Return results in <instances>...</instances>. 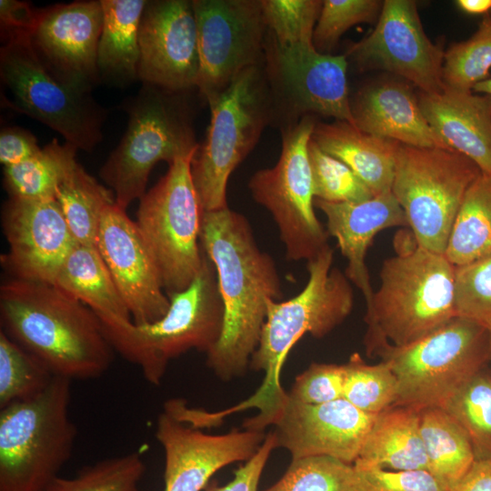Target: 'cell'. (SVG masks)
Segmentation results:
<instances>
[{
    "instance_id": "6da1fadb",
    "label": "cell",
    "mask_w": 491,
    "mask_h": 491,
    "mask_svg": "<svg viewBox=\"0 0 491 491\" xmlns=\"http://www.w3.org/2000/svg\"><path fill=\"white\" fill-rule=\"evenodd\" d=\"M200 244L215 266L225 309L223 331L206 353V365L228 382L249 369L267 303L283 297L281 279L274 259L257 246L247 219L229 207L203 212Z\"/></svg>"
},
{
    "instance_id": "7a4b0ae2",
    "label": "cell",
    "mask_w": 491,
    "mask_h": 491,
    "mask_svg": "<svg viewBox=\"0 0 491 491\" xmlns=\"http://www.w3.org/2000/svg\"><path fill=\"white\" fill-rule=\"evenodd\" d=\"M1 330L69 380L102 376L113 346L97 316L57 286L10 278L0 287Z\"/></svg>"
},
{
    "instance_id": "3957f363",
    "label": "cell",
    "mask_w": 491,
    "mask_h": 491,
    "mask_svg": "<svg viewBox=\"0 0 491 491\" xmlns=\"http://www.w3.org/2000/svg\"><path fill=\"white\" fill-rule=\"evenodd\" d=\"M396 256L383 262L381 285L366 308L367 356L386 345L415 343L456 316V266L445 254L419 246L411 231L396 238Z\"/></svg>"
},
{
    "instance_id": "277c9868",
    "label": "cell",
    "mask_w": 491,
    "mask_h": 491,
    "mask_svg": "<svg viewBox=\"0 0 491 491\" xmlns=\"http://www.w3.org/2000/svg\"><path fill=\"white\" fill-rule=\"evenodd\" d=\"M71 380L55 376L27 401L0 410V491H45L71 458L77 429Z\"/></svg>"
},
{
    "instance_id": "5b68a950",
    "label": "cell",
    "mask_w": 491,
    "mask_h": 491,
    "mask_svg": "<svg viewBox=\"0 0 491 491\" xmlns=\"http://www.w3.org/2000/svg\"><path fill=\"white\" fill-rule=\"evenodd\" d=\"M168 297L167 312L153 323L103 328L114 350L137 366L154 386L161 384L170 360L192 349L209 352L224 327L225 309L216 271L205 253L192 283Z\"/></svg>"
},
{
    "instance_id": "8992f818",
    "label": "cell",
    "mask_w": 491,
    "mask_h": 491,
    "mask_svg": "<svg viewBox=\"0 0 491 491\" xmlns=\"http://www.w3.org/2000/svg\"><path fill=\"white\" fill-rule=\"evenodd\" d=\"M376 356L389 364L396 377L395 405L418 410L442 407L490 363V330L455 316L422 339L400 347L386 345Z\"/></svg>"
},
{
    "instance_id": "52a82bcc",
    "label": "cell",
    "mask_w": 491,
    "mask_h": 491,
    "mask_svg": "<svg viewBox=\"0 0 491 491\" xmlns=\"http://www.w3.org/2000/svg\"><path fill=\"white\" fill-rule=\"evenodd\" d=\"M333 262L334 250L327 245L307 261L308 280L299 294L286 301H268L259 344L249 365V369L266 373L260 395L281 387L282 366L303 336L322 338L350 315L353 289L346 276L332 267Z\"/></svg>"
},
{
    "instance_id": "ba28073f",
    "label": "cell",
    "mask_w": 491,
    "mask_h": 491,
    "mask_svg": "<svg viewBox=\"0 0 491 491\" xmlns=\"http://www.w3.org/2000/svg\"><path fill=\"white\" fill-rule=\"evenodd\" d=\"M481 173L455 150L397 144L391 192L419 246L445 254L466 191Z\"/></svg>"
},
{
    "instance_id": "9c48e42d",
    "label": "cell",
    "mask_w": 491,
    "mask_h": 491,
    "mask_svg": "<svg viewBox=\"0 0 491 491\" xmlns=\"http://www.w3.org/2000/svg\"><path fill=\"white\" fill-rule=\"evenodd\" d=\"M208 104L211 118L206 137L191 164L204 212L228 207L229 176L253 150L267 122L268 97L258 65L241 72Z\"/></svg>"
},
{
    "instance_id": "30bf717a",
    "label": "cell",
    "mask_w": 491,
    "mask_h": 491,
    "mask_svg": "<svg viewBox=\"0 0 491 491\" xmlns=\"http://www.w3.org/2000/svg\"><path fill=\"white\" fill-rule=\"evenodd\" d=\"M195 152L169 165L166 174L140 198L137 210L135 223L167 296L192 283L205 257L200 244L204 211L191 173Z\"/></svg>"
},
{
    "instance_id": "8fae6325",
    "label": "cell",
    "mask_w": 491,
    "mask_h": 491,
    "mask_svg": "<svg viewBox=\"0 0 491 491\" xmlns=\"http://www.w3.org/2000/svg\"><path fill=\"white\" fill-rule=\"evenodd\" d=\"M168 94L144 84L126 105L129 119L125 135L100 169L116 205L125 210L145 194L148 176L158 162L171 165L198 148L187 117Z\"/></svg>"
},
{
    "instance_id": "7c38bea8",
    "label": "cell",
    "mask_w": 491,
    "mask_h": 491,
    "mask_svg": "<svg viewBox=\"0 0 491 491\" xmlns=\"http://www.w3.org/2000/svg\"><path fill=\"white\" fill-rule=\"evenodd\" d=\"M315 125L304 115L286 128L276 165L258 170L248 183L254 199L273 216L290 261H308L328 245L329 235L314 210L308 145Z\"/></svg>"
},
{
    "instance_id": "4fadbf2b",
    "label": "cell",
    "mask_w": 491,
    "mask_h": 491,
    "mask_svg": "<svg viewBox=\"0 0 491 491\" xmlns=\"http://www.w3.org/2000/svg\"><path fill=\"white\" fill-rule=\"evenodd\" d=\"M260 414L243 427L264 431L274 426L276 447L292 459L326 456L353 465L376 415L365 413L344 398L309 405L289 397L283 387L259 401Z\"/></svg>"
},
{
    "instance_id": "5bb4252c",
    "label": "cell",
    "mask_w": 491,
    "mask_h": 491,
    "mask_svg": "<svg viewBox=\"0 0 491 491\" xmlns=\"http://www.w3.org/2000/svg\"><path fill=\"white\" fill-rule=\"evenodd\" d=\"M0 75L15 109L55 130L77 149L91 151L100 142L103 111L87 94L55 78L38 58L30 39L2 45Z\"/></svg>"
},
{
    "instance_id": "9a60e30c",
    "label": "cell",
    "mask_w": 491,
    "mask_h": 491,
    "mask_svg": "<svg viewBox=\"0 0 491 491\" xmlns=\"http://www.w3.org/2000/svg\"><path fill=\"white\" fill-rule=\"evenodd\" d=\"M199 72L196 87L208 102L262 56L264 22L256 0H194Z\"/></svg>"
},
{
    "instance_id": "2e32d148",
    "label": "cell",
    "mask_w": 491,
    "mask_h": 491,
    "mask_svg": "<svg viewBox=\"0 0 491 491\" xmlns=\"http://www.w3.org/2000/svg\"><path fill=\"white\" fill-rule=\"evenodd\" d=\"M361 70L383 69L406 79L422 93L445 89V51L426 35L413 0H386L376 25L347 51Z\"/></svg>"
},
{
    "instance_id": "e0dca14e",
    "label": "cell",
    "mask_w": 491,
    "mask_h": 491,
    "mask_svg": "<svg viewBox=\"0 0 491 491\" xmlns=\"http://www.w3.org/2000/svg\"><path fill=\"white\" fill-rule=\"evenodd\" d=\"M8 243L2 266L12 278L55 284L58 272L77 245L55 198L9 197L2 211Z\"/></svg>"
},
{
    "instance_id": "ac0fdd59",
    "label": "cell",
    "mask_w": 491,
    "mask_h": 491,
    "mask_svg": "<svg viewBox=\"0 0 491 491\" xmlns=\"http://www.w3.org/2000/svg\"><path fill=\"white\" fill-rule=\"evenodd\" d=\"M155 438L165 454L164 491H202L220 469L248 461L266 438L264 431L232 429L209 435L164 409Z\"/></svg>"
},
{
    "instance_id": "d6986e66",
    "label": "cell",
    "mask_w": 491,
    "mask_h": 491,
    "mask_svg": "<svg viewBox=\"0 0 491 491\" xmlns=\"http://www.w3.org/2000/svg\"><path fill=\"white\" fill-rule=\"evenodd\" d=\"M138 79L178 93L196 87L197 29L192 1H147L139 25Z\"/></svg>"
},
{
    "instance_id": "ffe728a7",
    "label": "cell",
    "mask_w": 491,
    "mask_h": 491,
    "mask_svg": "<svg viewBox=\"0 0 491 491\" xmlns=\"http://www.w3.org/2000/svg\"><path fill=\"white\" fill-rule=\"evenodd\" d=\"M95 246L134 324L163 317L170 300L157 266L136 223L115 202L103 212Z\"/></svg>"
},
{
    "instance_id": "44dd1931",
    "label": "cell",
    "mask_w": 491,
    "mask_h": 491,
    "mask_svg": "<svg viewBox=\"0 0 491 491\" xmlns=\"http://www.w3.org/2000/svg\"><path fill=\"white\" fill-rule=\"evenodd\" d=\"M104 14L100 1H76L42 9L31 45L63 84L88 94L99 81L97 48Z\"/></svg>"
},
{
    "instance_id": "7402d4cb",
    "label": "cell",
    "mask_w": 491,
    "mask_h": 491,
    "mask_svg": "<svg viewBox=\"0 0 491 491\" xmlns=\"http://www.w3.org/2000/svg\"><path fill=\"white\" fill-rule=\"evenodd\" d=\"M268 58L273 84L296 113L319 114L356 126L346 55L323 54L313 44L280 45L274 40Z\"/></svg>"
},
{
    "instance_id": "603a6c76",
    "label": "cell",
    "mask_w": 491,
    "mask_h": 491,
    "mask_svg": "<svg viewBox=\"0 0 491 491\" xmlns=\"http://www.w3.org/2000/svg\"><path fill=\"white\" fill-rule=\"evenodd\" d=\"M314 205L326 217V231L336 238L347 260L345 275L362 292L366 308L375 291L366 265V256L374 237L394 226H408L406 214L392 192L362 202H327L315 198Z\"/></svg>"
},
{
    "instance_id": "cb8c5ba5",
    "label": "cell",
    "mask_w": 491,
    "mask_h": 491,
    "mask_svg": "<svg viewBox=\"0 0 491 491\" xmlns=\"http://www.w3.org/2000/svg\"><path fill=\"white\" fill-rule=\"evenodd\" d=\"M418 101L443 142L491 175V96L445 86L437 94L420 92Z\"/></svg>"
},
{
    "instance_id": "d4e9b609",
    "label": "cell",
    "mask_w": 491,
    "mask_h": 491,
    "mask_svg": "<svg viewBox=\"0 0 491 491\" xmlns=\"http://www.w3.org/2000/svg\"><path fill=\"white\" fill-rule=\"evenodd\" d=\"M356 127L403 145L450 149L425 117L409 85L383 80L362 89L352 105Z\"/></svg>"
},
{
    "instance_id": "484cf974",
    "label": "cell",
    "mask_w": 491,
    "mask_h": 491,
    "mask_svg": "<svg viewBox=\"0 0 491 491\" xmlns=\"http://www.w3.org/2000/svg\"><path fill=\"white\" fill-rule=\"evenodd\" d=\"M312 140L346 164L374 195L391 192L397 142L366 134L345 121L317 123Z\"/></svg>"
},
{
    "instance_id": "4316f807",
    "label": "cell",
    "mask_w": 491,
    "mask_h": 491,
    "mask_svg": "<svg viewBox=\"0 0 491 491\" xmlns=\"http://www.w3.org/2000/svg\"><path fill=\"white\" fill-rule=\"evenodd\" d=\"M55 285L88 306L104 329H121L134 323L96 246L77 244L64 261Z\"/></svg>"
},
{
    "instance_id": "83f0119b",
    "label": "cell",
    "mask_w": 491,
    "mask_h": 491,
    "mask_svg": "<svg viewBox=\"0 0 491 491\" xmlns=\"http://www.w3.org/2000/svg\"><path fill=\"white\" fill-rule=\"evenodd\" d=\"M356 461L389 470L428 471L420 410L395 405L377 414Z\"/></svg>"
},
{
    "instance_id": "f1b7e54d",
    "label": "cell",
    "mask_w": 491,
    "mask_h": 491,
    "mask_svg": "<svg viewBox=\"0 0 491 491\" xmlns=\"http://www.w3.org/2000/svg\"><path fill=\"white\" fill-rule=\"evenodd\" d=\"M103 28L97 48L100 76L120 84L138 78L139 25L147 1L101 0Z\"/></svg>"
},
{
    "instance_id": "f546056e",
    "label": "cell",
    "mask_w": 491,
    "mask_h": 491,
    "mask_svg": "<svg viewBox=\"0 0 491 491\" xmlns=\"http://www.w3.org/2000/svg\"><path fill=\"white\" fill-rule=\"evenodd\" d=\"M420 432L428 471L449 489L476 459L467 434L442 407L420 410Z\"/></svg>"
},
{
    "instance_id": "4dcf8cb0",
    "label": "cell",
    "mask_w": 491,
    "mask_h": 491,
    "mask_svg": "<svg viewBox=\"0 0 491 491\" xmlns=\"http://www.w3.org/2000/svg\"><path fill=\"white\" fill-rule=\"evenodd\" d=\"M55 199L76 243L96 246L103 212L115 202L112 190L77 163L57 186Z\"/></svg>"
},
{
    "instance_id": "1f68e13d",
    "label": "cell",
    "mask_w": 491,
    "mask_h": 491,
    "mask_svg": "<svg viewBox=\"0 0 491 491\" xmlns=\"http://www.w3.org/2000/svg\"><path fill=\"white\" fill-rule=\"evenodd\" d=\"M490 252L491 175L481 173L466 191L445 255L461 266Z\"/></svg>"
},
{
    "instance_id": "d6a6232c",
    "label": "cell",
    "mask_w": 491,
    "mask_h": 491,
    "mask_svg": "<svg viewBox=\"0 0 491 491\" xmlns=\"http://www.w3.org/2000/svg\"><path fill=\"white\" fill-rule=\"evenodd\" d=\"M78 149L56 138L28 160L4 167V184L9 197L24 199L55 198L59 184L78 163Z\"/></svg>"
},
{
    "instance_id": "836d02e7",
    "label": "cell",
    "mask_w": 491,
    "mask_h": 491,
    "mask_svg": "<svg viewBox=\"0 0 491 491\" xmlns=\"http://www.w3.org/2000/svg\"><path fill=\"white\" fill-rule=\"evenodd\" d=\"M466 431L476 458L491 457V370L466 381L442 406Z\"/></svg>"
},
{
    "instance_id": "e575fe53",
    "label": "cell",
    "mask_w": 491,
    "mask_h": 491,
    "mask_svg": "<svg viewBox=\"0 0 491 491\" xmlns=\"http://www.w3.org/2000/svg\"><path fill=\"white\" fill-rule=\"evenodd\" d=\"M54 377L41 361L0 331V409L37 396Z\"/></svg>"
},
{
    "instance_id": "d590c367",
    "label": "cell",
    "mask_w": 491,
    "mask_h": 491,
    "mask_svg": "<svg viewBox=\"0 0 491 491\" xmlns=\"http://www.w3.org/2000/svg\"><path fill=\"white\" fill-rule=\"evenodd\" d=\"M145 464L138 452L99 460L72 477L57 476L45 491H141Z\"/></svg>"
},
{
    "instance_id": "8d00e7d4",
    "label": "cell",
    "mask_w": 491,
    "mask_h": 491,
    "mask_svg": "<svg viewBox=\"0 0 491 491\" xmlns=\"http://www.w3.org/2000/svg\"><path fill=\"white\" fill-rule=\"evenodd\" d=\"M345 366L343 398L359 410L377 415L394 406L397 399L396 377L388 363L366 364L358 353Z\"/></svg>"
},
{
    "instance_id": "74e56055",
    "label": "cell",
    "mask_w": 491,
    "mask_h": 491,
    "mask_svg": "<svg viewBox=\"0 0 491 491\" xmlns=\"http://www.w3.org/2000/svg\"><path fill=\"white\" fill-rule=\"evenodd\" d=\"M490 68L491 22L485 18L470 38L445 51L443 81L446 87L472 91L489 77Z\"/></svg>"
},
{
    "instance_id": "f35d334b",
    "label": "cell",
    "mask_w": 491,
    "mask_h": 491,
    "mask_svg": "<svg viewBox=\"0 0 491 491\" xmlns=\"http://www.w3.org/2000/svg\"><path fill=\"white\" fill-rule=\"evenodd\" d=\"M263 491H355L353 465L326 456L295 458Z\"/></svg>"
},
{
    "instance_id": "ab89813d",
    "label": "cell",
    "mask_w": 491,
    "mask_h": 491,
    "mask_svg": "<svg viewBox=\"0 0 491 491\" xmlns=\"http://www.w3.org/2000/svg\"><path fill=\"white\" fill-rule=\"evenodd\" d=\"M308 157L315 198L344 203L362 202L375 196L346 164L323 151L312 138Z\"/></svg>"
},
{
    "instance_id": "60d3db41",
    "label": "cell",
    "mask_w": 491,
    "mask_h": 491,
    "mask_svg": "<svg viewBox=\"0 0 491 491\" xmlns=\"http://www.w3.org/2000/svg\"><path fill=\"white\" fill-rule=\"evenodd\" d=\"M455 306L456 316L491 329V252L456 266Z\"/></svg>"
},
{
    "instance_id": "b9f144b4",
    "label": "cell",
    "mask_w": 491,
    "mask_h": 491,
    "mask_svg": "<svg viewBox=\"0 0 491 491\" xmlns=\"http://www.w3.org/2000/svg\"><path fill=\"white\" fill-rule=\"evenodd\" d=\"M264 22L280 45L313 44L323 1L260 0Z\"/></svg>"
},
{
    "instance_id": "7bdbcfd3",
    "label": "cell",
    "mask_w": 491,
    "mask_h": 491,
    "mask_svg": "<svg viewBox=\"0 0 491 491\" xmlns=\"http://www.w3.org/2000/svg\"><path fill=\"white\" fill-rule=\"evenodd\" d=\"M379 0H325L313 34L315 48L330 52L342 35L360 23H375L383 7Z\"/></svg>"
},
{
    "instance_id": "ee69618b",
    "label": "cell",
    "mask_w": 491,
    "mask_h": 491,
    "mask_svg": "<svg viewBox=\"0 0 491 491\" xmlns=\"http://www.w3.org/2000/svg\"><path fill=\"white\" fill-rule=\"evenodd\" d=\"M353 473L355 491H448L427 470H389L356 461Z\"/></svg>"
},
{
    "instance_id": "f6af8a7d",
    "label": "cell",
    "mask_w": 491,
    "mask_h": 491,
    "mask_svg": "<svg viewBox=\"0 0 491 491\" xmlns=\"http://www.w3.org/2000/svg\"><path fill=\"white\" fill-rule=\"evenodd\" d=\"M344 383V365L312 363L296 376L287 394L300 403L324 404L343 398Z\"/></svg>"
},
{
    "instance_id": "bcb514c9",
    "label": "cell",
    "mask_w": 491,
    "mask_h": 491,
    "mask_svg": "<svg viewBox=\"0 0 491 491\" xmlns=\"http://www.w3.org/2000/svg\"><path fill=\"white\" fill-rule=\"evenodd\" d=\"M42 9L17 0L0 1L1 39L4 44L31 39L40 21Z\"/></svg>"
},
{
    "instance_id": "7dc6e473",
    "label": "cell",
    "mask_w": 491,
    "mask_h": 491,
    "mask_svg": "<svg viewBox=\"0 0 491 491\" xmlns=\"http://www.w3.org/2000/svg\"><path fill=\"white\" fill-rule=\"evenodd\" d=\"M276 448H277L276 440L272 431L266 435L257 452L235 471L231 481L224 486L211 482L205 491H257L263 471L271 453Z\"/></svg>"
},
{
    "instance_id": "c3c4849f",
    "label": "cell",
    "mask_w": 491,
    "mask_h": 491,
    "mask_svg": "<svg viewBox=\"0 0 491 491\" xmlns=\"http://www.w3.org/2000/svg\"><path fill=\"white\" fill-rule=\"evenodd\" d=\"M33 134L21 127H5L0 134V162L5 166L21 164L40 152Z\"/></svg>"
},
{
    "instance_id": "681fc988",
    "label": "cell",
    "mask_w": 491,
    "mask_h": 491,
    "mask_svg": "<svg viewBox=\"0 0 491 491\" xmlns=\"http://www.w3.org/2000/svg\"><path fill=\"white\" fill-rule=\"evenodd\" d=\"M448 491H491V457L476 458Z\"/></svg>"
},
{
    "instance_id": "f907efd6",
    "label": "cell",
    "mask_w": 491,
    "mask_h": 491,
    "mask_svg": "<svg viewBox=\"0 0 491 491\" xmlns=\"http://www.w3.org/2000/svg\"><path fill=\"white\" fill-rule=\"evenodd\" d=\"M457 7L469 15H483L491 12V0H457Z\"/></svg>"
},
{
    "instance_id": "816d5d0a",
    "label": "cell",
    "mask_w": 491,
    "mask_h": 491,
    "mask_svg": "<svg viewBox=\"0 0 491 491\" xmlns=\"http://www.w3.org/2000/svg\"><path fill=\"white\" fill-rule=\"evenodd\" d=\"M472 91L491 96V77L476 84Z\"/></svg>"
},
{
    "instance_id": "f5cc1de1",
    "label": "cell",
    "mask_w": 491,
    "mask_h": 491,
    "mask_svg": "<svg viewBox=\"0 0 491 491\" xmlns=\"http://www.w3.org/2000/svg\"><path fill=\"white\" fill-rule=\"evenodd\" d=\"M486 18L491 22V12L486 16Z\"/></svg>"
},
{
    "instance_id": "db71d44e",
    "label": "cell",
    "mask_w": 491,
    "mask_h": 491,
    "mask_svg": "<svg viewBox=\"0 0 491 491\" xmlns=\"http://www.w3.org/2000/svg\"><path fill=\"white\" fill-rule=\"evenodd\" d=\"M490 362H491V329H490Z\"/></svg>"
}]
</instances>
